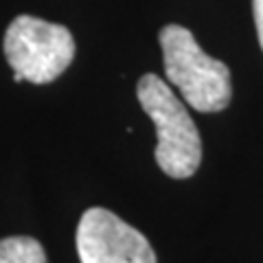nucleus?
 Returning a JSON list of instances; mask_svg holds the SVG:
<instances>
[{
  "label": "nucleus",
  "instance_id": "nucleus-5",
  "mask_svg": "<svg viewBox=\"0 0 263 263\" xmlns=\"http://www.w3.org/2000/svg\"><path fill=\"white\" fill-rule=\"evenodd\" d=\"M0 263H46V252L33 237H5L0 239Z\"/></svg>",
  "mask_w": 263,
  "mask_h": 263
},
{
  "label": "nucleus",
  "instance_id": "nucleus-2",
  "mask_svg": "<svg viewBox=\"0 0 263 263\" xmlns=\"http://www.w3.org/2000/svg\"><path fill=\"white\" fill-rule=\"evenodd\" d=\"M136 97L145 114L156 125L158 143L154 156L158 167L169 178H191L202 160V138L182 101L160 77L152 72L138 79Z\"/></svg>",
  "mask_w": 263,
  "mask_h": 263
},
{
  "label": "nucleus",
  "instance_id": "nucleus-3",
  "mask_svg": "<svg viewBox=\"0 0 263 263\" xmlns=\"http://www.w3.org/2000/svg\"><path fill=\"white\" fill-rule=\"evenodd\" d=\"M5 57L13 68V81L51 84L75 57L72 33L33 15H18L5 33Z\"/></svg>",
  "mask_w": 263,
  "mask_h": 263
},
{
  "label": "nucleus",
  "instance_id": "nucleus-6",
  "mask_svg": "<svg viewBox=\"0 0 263 263\" xmlns=\"http://www.w3.org/2000/svg\"><path fill=\"white\" fill-rule=\"evenodd\" d=\"M252 11H254V24H257L259 44L263 48V0H252Z\"/></svg>",
  "mask_w": 263,
  "mask_h": 263
},
{
  "label": "nucleus",
  "instance_id": "nucleus-1",
  "mask_svg": "<svg viewBox=\"0 0 263 263\" xmlns=\"http://www.w3.org/2000/svg\"><path fill=\"white\" fill-rule=\"evenodd\" d=\"M158 40L167 79L182 92L184 101L197 112L226 110L233 97L228 66L204 53L193 33L180 24L162 27Z\"/></svg>",
  "mask_w": 263,
  "mask_h": 263
},
{
  "label": "nucleus",
  "instance_id": "nucleus-4",
  "mask_svg": "<svg viewBox=\"0 0 263 263\" xmlns=\"http://www.w3.org/2000/svg\"><path fill=\"white\" fill-rule=\"evenodd\" d=\"M77 252L81 263H156V252L145 235L101 206L81 215Z\"/></svg>",
  "mask_w": 263,
  "mask_h": 263
}]
</instances>
